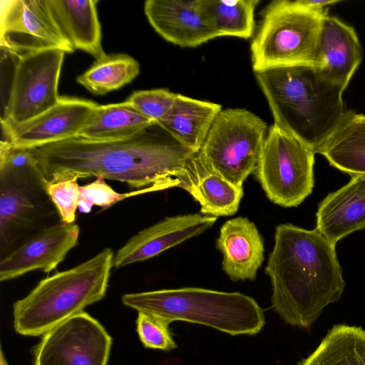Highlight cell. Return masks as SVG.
<instances>
[{
  "label": "cell",
  "instance_id": "cell-26",
  "mask_svg": "<svg viewBox=\"0 0 365 365\" xmlns=\"http://www.w3.org/2000/svg\"><path fill=\"white\" fill-rule=\"evenodd\" d=\"M140 73L139 63L125 53L96 61L76 81L94 95L102 96L130 83Z\"/></svg>",
  "mask_w": 365,
  "mask_h": 365
},
{
  "label": "cell",
  "instance_id": "cell-14",
  "mask_svg": "<svg viewBox=\"0 0 365 365\" xmlns=\"http://www.w3.org/2000/svg\"><path fill=\"white\" fill-rule=\"evenodd\" d=\"M80 227L75 223L60 222L50 226L0 261V281L19 277L41 269L50 272L63 261L78 242Z\"/></svg>",
  "mask_w": 365,
  "mask_h": 365
},
{
  "label": "cell",
  "instance_id": "cell-15",
  "mask_svg": "<svg viewBox=\"0 0 365 365\" xmlns=\"http://www.w3.org/2000/svg\"><path fill=\"white\" fill-rule=\"evenodd\" d=\"M217 217L202 214L168 217L131 237L115 253L113 267L120 268L158 256L210 228Z\"/></svg>",
  "mask_w": 365,
  "mask_h": 365
},
{
  "label": "cell",
  "instance_id": "cell-29",
  "mask_svg": "<svg viewBox=\"0 0 365 365\" xmlns=\"http://www.w3.org/2000/svg\"><path fill=\"white\" fill-rule=\"evenodd\" d=\"M143 194L141 190L126 193H118L110 187L102 177L84 185L79 186V202L78 209L83 213H89L93 205L107 209L114 204Z\"/></svg>",
  "mask_w": 365,
  "mask_h": 365
},
{
  "label": "cell",
  "instance_id": "cell-12",
  "mask_svg": "<svg viewBox=\"0 0 365 365\" xmlns=\"http://www.w3.org/2000/svg\"><path fill=\"white\" fill-rule=\"evenodd\" d=\"M0 23L1 47L11 56L50 48L75 51L47 0H1Z\"/></svg>",
  "mask_w": 365,
  "mask_h": 365
},
{
  "label": "cell",
  "instance_id": "cell-19",
  "mask_svg": "<svg viewBox=\"0 0 365 365\" xmlns=\"http://www.w3.org/2000/svg\"><path fill=\"white\" fill-rule=\"evenodd\" d=\"M316 229L336 245L348 235L365 229V177L349 182L327 195L319 204Z\"/></svg>",
  "mask_w": 365,
  "mask_h": 365
},
{
  "label": "cell",
  "instance_id": "cell-2",
  "mask_svg": "<svg viewBox=\"0 0 365 365\" xmlns=\"http://www.w3.org/2000/svg\"><path fill=\"white\" fill-rule=\"evenodd\" d=\"M265 273L271 281L272 309L285 323L300 328L312 327L345 287L336 245L316 228L290 223L276 227Z\"/></svg>",
  "mask_w": 365,
  "mask_h": 365
},
{
  "label": "cell",
  "instance_id": "cell-23",
  "mask_svg": "<svg viewBox=\"0 0 365 365\" xmlns=\"http://www.w3.org/2000/svg\"><path fill=\"white\" fill-rule=\"evenodd\" d=\"M317 153L351 177H365V115L346 111Z\"/></svg>",
  "mask_w": 365,
  "mask_h": 365
},
{
  "label": "cell",
  "instance_id": "cell-7",
  "mask_svg": "<svg viewBox=\"0 0 365 365\" xmlns=\"http://www.w3.org/2000/svg\"><path fill=\"white\" fill-rule=\"evenodd\" d=\"M324 16L299 1L271 2L263 11L250 45L254 72L282 66H317V49Z\"/></svg>",
  "mask_w": 365,
  "mask_h": 365
},
{
  "label": "cell",
  "instance_id": "cell-20",
  "mask_svg": "<svg viewBox=\"0 0 365 365\" xmlns=\"http://www.w3.org/2000/svg\"><path fill=\"white\" fill-rule=\"evenodd\" d=\"M200 205V213L211 217L230 216L239 208L243 186H237L207 168L195 153L175 178Z\"/></svg>",
  "mask_w": 365,
  "mask_h": 365
},
{
  "label": "cell",
  "instance_id": "cell-25",
  "mask_svg": "<svg viewBox=\"0 0 365 365\" xmlns=\"http://www.w3.org/2000/svg\"><path fill=\"white\" fill-rule=\"evenodd\" d=\"M155 123L125 101L100 106L91 123L78 137L91 140H113L134 135Z\"/></svg>",
  "mask_w": 365,
  "mask_h": 365
},
{
  "label": "cell",
  "instance_id": "cell-3",
  "mask_svg": "<svg viewBox=\"0 0 365 365\" xmlns=\"http://www.w3.org/2000/svg\"><path fill=\"white\" fill-rule=\"evenodd\" d=\"M276 126L317 153L346 110V89L319 68L298 65L255 72Z\"/></svg>",
  "mask_w": 365,
  "mask_h": 365
},
{
  "label": "cell",
  "instance_id": "cell-4",
  "mask_svg": "<svg viewBox=\"0 0 365 365\" xmlns=\"http://www.w3.org/2000/svg\"><path fill=\"white\" fill-rule=\"evenodd\" d=\"M33 149L0 144V259L61 217Z\"/></svg>",
  "mask_w": 365,
  "mask_h": 365
},
{
  "label": "cell",
  "instance_id": "cell-27",
  "mask_svg": "<svg viewBox=\"0 0 365 365\" xmlns=\"http://www.w3.org/2000/svg\"><path fill=\"white\" fill-rule=\"evenodd\" d=\"M258 0H202L204 12L219 36L247 39L255 29V11Z\"/></svg>",
  "mask_w": 365,
  "mask_h": 365
},
{
  "label": "cell",
  "instance_id": "cell-11",
  "mask_svg": "<svg viewBox=\"0 0 365 365\" xmlns=\"http://www.w3.org/2000/svg\"><path fill=\"white\" fill-rule=\"evenodd\" d=\"M112 339L84 311L43 335L34 350V365H107Z\"/></svg>",
  "mask_w": 365,
  "mask_h": 365
},
{
  "label": "cell",
  "instance_id": "cell-32",
  "mask_svg": "<svg viewBox=\"0 0 365 365\" xmlns=\"http://www.w3.org/2000/svg\"><path fill=\"white\" fill-rule=\"evenodd\" d=\"M306 8L319 14H328V7L337 4L338 0H298Z\"/></svg>",
  "mask_w": 365,
  "mask_h": 365
},
{
  "label": "cell",
  "instance_id": "cell-10",
  "mask_svg": "<svg viewBox=\"0 0 365 365\" xmlns=\"http://www.w3.org/2000/svg\"><path fill=\"white\" fill-rule=\"evenodd\" d=\"M65 52L50 48L16 56L9 96L1 124L24 123L54 106Z\"/></svg>",
  "mask_w": 365,
  "mask_h": 365
},
{
  "label": "cell",
  "instance_id": "cell-9",
  "mask_svg": "<svg viewBox=\"0 0 365 365\" xmlns=\"http://www.w3.org/2000/svg\"><path fill=\"white\" fill-rule=\"evenodd\" d=\"M315 154L302 142L272 125L254 172L268 199L283 207L299 205L313 190Z\"/></svg>",
  "mask_w": 365,
  "mask_h": 365
},
{
  "label": "cell",
  "instance_id": "cell-8",
  "mask_svg": "<svg viewBox=\"0 0 365 365\" xmlns=\"http://www.w3.org/2000/svg\"><path fill=\"white\" fill-rule=\"evenodd\" d=\"M267 128V123L249 110H222L197 155L210 170L242 186L257 168Z\"/></svg>",
  "mask_w": 365,
  "mask_h": 365
},
{
  "label": "cell",
  "instance_id": "cell-13",
  "mask_svg": "<svg viewBox=\"0 0 365 365\" xmlns=\"http://www.w3.org/2000/svg\"><path fill=\"white\" fill-rule=\"evenodd\" d=\"M100 105L75 97L60 96L57 103L37 117L15 126L1 125L14 146L36 148L78 137L91 123Z\"/></svg>",
  "mask_w": 365,
  "mask_h": 365
},
{
  "label": "cell",
  "instance_id": "cell-33",
  "mask_svg": "<svg viewBox=\"0 0 365 365\" xmlns=\"http://www.w3.org/2000/svg\"><path fill=\"white\" fill-rule=\"evenodd\" d=\"M0 365H9V364L7 363L6 360L5 359V358L4 356V354H3V352L1 350V354H0Z\"/></svg>",
  "mask_w": 365,
  "mask_h": 365
},
{
  "label": "cell",
  "instance_id": "cell-6",
  "mask_svg": "<svg viewBox=\"0 0 365 365\" xmlns=\"http://www.w3.org/2000/svg\"><path fill=\"white\" fill-rule=\"evenodd\" d=\"M124 305L169 322L210 327L232 336L255 335L265 324L264 310L251 297L198 287L165 289L122 297Z\"/></svg>",
  "mask_w": 365,
  "mask_h": 365
},
{
  "label": "cell",
  "instance_id": "cell-1",
  "mask_svg": "<svg viewBox=\"0 0 365 365\" xmlns=\"http://www.w3.org/2000/svg\"><path fill=\"white\" fill-rule=\"evenodd\" d=\"M32 149L48 182L102 177L160 190L178 187L177 175L195 154L158 123L124 139L75 137Z\"/></svg>",
  "mask_w": 365,
  "mask_h": 365
},
{
  "label": "cell",
  "instance_id": "cell-21",
  "mask_svg": "<svg viewBox=\"0 0 365 365\" xmlns=\"http://www.w3.org/2000/svg\"><path fill=\"white\" fill-rule=\"evenodd\" d=\"M63 35L74 50H81L96 61L107 54L102 47L97 0H47Z\"/></svg>",
  "mask_w": 365,
  "mask_h": 365
},
{
  "label": "cell",
  "instance_id": "cell-24",
  "mask_svg": "<svg viewBox=\"0 0 365 365\" xmlns=\"http://www.w3.org/2000/svg\"><path fill=\"white\" fill-rule=\"evenodd\" d=\"M299 365H365V330L355 326L334 325Z\"/></svg>",
  "mask_w": 365,
  "mask_h": 365
},
{
  "label": "cell",
  "instance_id": "cell-28",
  "mask_svg": "<svg viewBox=\"0 0 365 365\" xmlns=\"http://www.w3.org/2000/svg\"><path fill=\"white\" fill-rule=\"evenodd\" d=\"M177 93L157 88L134 91L125 101L145 118L159 123L170 112Z\"/></svg>",
  "mask_w": 365,
  "mask_h": 365
},
{
  "label": "cell",
  "instance_id": "cell-30",
  "mask_svg": "<svg viewBox=\"0 0 365 365\" xmlns=\"http://www.w3.org/2000/svg\"><path fill=\"white\" fill-rule=\"evenodd\" d=\"M168 321L143 312H138L137 332L146 348L170 351L177 348L169 329Z\"/></svg>",
  "mask_w": 365,
  "mask_h": 365
},
{
  "label": "cell",
  "instance_id": "cell-17",
  "mask_svg": "<svg viewBox=\"0 0 365 365\" xmlns=\"http://www.w3.org/2000/svg\"><path fill=\"white\" fill-rule=\"evenodd\" d=\"M362 57L354 28L336 17L324 16L317 49V66L322 73L346 88Z\"/></svg>",
  "mask_w": 365,
  "mask_h": 365
},
{
  "label": "cell",
  "instance_id": "cell-31",
  "mask_svg": "<svg viewBox=\"0 0 365 365\" xmlns=\"http://www.w3.org/2000/svg\"><path fill=\"white\" fill-rule=\"evenodd\" d=\"M48 192L65 223H74L79 202V185L77 179L48 182Z\"/></svg>",
  "mask_w": 365,
  "mask_h": 365
},
{
  "label": "cell",
  "instance_id": "cell-22",
  "mask_svg": "<svg viewBox=\"0 0 365 365\" xmlns=\"http://www.w3.org/2000/svg\"><path fill=\"white\" fill-rule=\"evenodd\" d=\"M221 110L220 104L177 93L170 112L158 123L178 143L197 153Z\"/></svg>",
  "mask_w": 365,
  "mask_h": 365
},
{
  "label": "cell",
  "instance_id": "cell-16",
  "mask_svg": "<svg viewBox=\"0 0 365 365\" xmlns=\"http://www.w3.org/2000/svg\"><path fill=\"white\" fill-rule=\"evenodd\" d=\"M144 12L160 36L181 47H196L219 36L204 12L202 0H147Z\"/></svg>",
  "mask_w": 365,
  "mask_h": 365
},
{
  "label": "cell",
  "instance_id": "cell-18",
  "mask_svg": "<svg viewBox=\"0 0 365 365\" xmlns=\"http://www.w3.org/2000/svg\"><path fill=\"white\" fill-rule=\"evenodd\" d=\"M216 247L222 255V269L232 281L255 280L264 259V241L256 225L237 217L221 227Z\"/></svg>",
  "mask_w": 365,
  "mask_h": 365
},
{
  "label": "cell",
  "instance_id": "cell-5",
  "mask_svg": "<svg viewBox=\"0 0 365 365\" xmlns=\"http://www.w3.org/2000/svg\"><path fill=\"white\" fill-rule=\"evenodd\" d=\"M114 254L105 248L92 258L41 280L14 304L15 331L37 336L102 299L108 286Z\"/></svg>",
  "mask_w": 365,
  "mask_h": 365
}]
</instances>
